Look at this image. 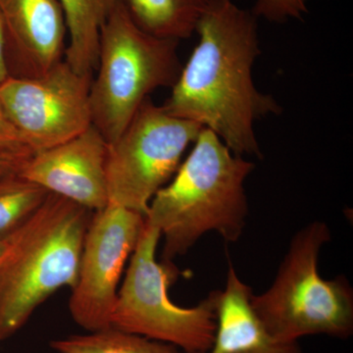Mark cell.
Instances as JSON below:
<instances>
[{
  "label": "cell",
  "mask_w": 353,
  "mask_h": 353,
  "mask_svg": "<svg viewBox=\"0 0 353 353\" xmlns=\"http://www.w3.org/2000/svg\"><path fill=\"white\" fill-rule=\"evenodd\" d=\"M196 32L199 43L162 108L211 130L234 154L262 159L255 122L282 108L253 82L259 18L234 0H208Z\"/></svg>",
  "instance_id": "1"
},
{
  "label": "cell",
  "mask_w": 353,
  "mask_h": 353,
  "mask_svg": "<svg viewBox=\"0 0 353 353\" xmlns=\"http://www.w3.org/2000/svg\"><path fill=\"white\" fill-rule=\"evenodd\" d=\"M255 164L234 154L203 128L173 181L153 196L148 226L164 236L163 262L185 254L208 232L228 243L243 234L248 215L245 182Z\"/></svg>",
  "instance_id": "2"
},
{
  "label": "cell",
  "mask_w": 353,
  "mask_h": 353,
  "mask_svg": "<svg viewBox=\"0 0 353 353\" xmlns=\"http://www.w3.org/2000/svg\"><path fill=\"white\" fill-rule=\"evenodd\" d=\"M94 211L50 194L0 252V341L12 336L37 308L78 278Z\"/></svg>",
  "instance_id": "3"
},
{
  "label": "cell",
  "mask_w": 353,
  "mask_h": 353,
  "mask_svg": "<svg viewBox=\"0 0 353 353\" xmlns=\"http://www.w3.org/2000/svg\"><path fill=\"white\" fill-rule=\"evenodd\" d=\"M331 241L326 223L314 221L299 230L279 267L273 284L252 296V305L272 336L294 343L308 336L347 340L353 334V290L338 276L323 279L318 262Z\"/></svg>",
  "instance_id": "4"
},
{
  "label": "cell",
  "mask_w": 353,
  "mask_h": 353,
  "mask_svg": "<svg viewBox=\"0 0 353 353\" xmlns=\"http://www.w3.org/2000/svg\"><path fill=\"white\" fill-rule=\"evenodd\" d=\"M179 43L143 31L122 0L114 8L101 29L90 92L92 126L108 143L126 129L152 92L175 85L183 68Z\"/></svg>",
  "instance_id": "5"
},
{
  "label": "cell",
  "mask_w": 353,
  "mask_h": 353,
  "mask_svg": "<svg viewBox=\"0 0 353 353\" xmlns=\"http://www.w3.org/2000/svg\"><path fill=\"white\" fill-rule=\"evenodd\" d=\"M161 238V232L145 222L118 290L110 327L169 343L185 353L206 352L214 341L220 290L211 292L194 307L174 303L169 287L178 271L170 262H157Z\"/></svg>",
  "instance_id": "6"
},
{
  "label": "cell",
  "mask_w": 353,
  "mask_h": 353,
  "mask_svg": "<svg viewBox=\"0 0 353 353\" xmlns=\"http://www.w3.org/2000/svg\"><path fill=\"white\" fill-rule=\"evenodd\" d=\"M203 128L170 115L148 97L122 134L108 143L109 203L145 217L153 196L176 174L183 152Z\"/></svg>",
  "instance_id": "7"
},
{
  "label": "cell",
  "mask_w": 353,
  "mask_h": 353,
  "mask_svg": "<svg viewBox=\"0 0 353 353\" xmlns=\"http://www.w3.org/2000/svg\"><path fill=\"white\" fill-rule=\"evenodd\" d=\"M65 60L37 78L8 77L0 83V102L32 152L48 150L92 125L90 85Z\"/></svg>",
  "instance_id": "8"
},
{
  "label": "cell",
  "mask_w": 353,
  "mask_h": 353,
  "mask_svg": "<svg viewBox=\"0 0 353 353\" xmlns=\"http://www.w3.org/2000/svg\"><path fill=\"white\" fill-rule=\"evenodd\" d=\"M145 225L141 213L110 203L92 214L69 301L79 326L88 332L110 328L121 276Z\"/></svg>",
  "instance_id": "9"
},
{
  "label": "cell",
  "mask_w": 353,
  "mask_h": 353,
  "mask_svg": "<svg viewBox=\"0 0 353 353\" xmlns=\"http://www.w3.org/2000/svg\"><path fill=\"white\" fill-rule=\"evenodd\" d=\"M108 154V141L92 125L75 138L34 153L20 175L95 212L109 204Z\"/></svg>",
  "instance_id": "10"
},
{
  "label": "cell",
  "mask_w": 353,
  "mask_h": 353,
  "mask_svg": "<svg viewBox=\"0 0 353 353\" xmlns=\"http://www.w3.org/2000/svg\"><path fill=\"white\" fill-rule=\"evenodd\" d=\"M9 77L37 78L64 60L67 28L58 0H0Z\"/></svg>",
  "instance_id": "11"
},
{
  "label": "cell",
  "mask_w": 353,
  "mask_h": 353,
  "mask_svg": "<svg viewBox=\"0 0 353 353\" xmlns=\"http://www.w3.org/2000/svg\"><path fill=\"white\" fill-rule=\"evenodd\" d=\"M252 288L230 263L226 287L220 292L214 341L204 353H303L299 341L272 336L252 305Z\"/></svg>",
  "instance_id": "12"
},
{
  "label": "cell",
  "mask_w": 353,
  "mask_h": 353,
  "mask_svg": "<svg viewBox=\"0 0 353 353\" xmlns=\"http://www.w3.org/2000/svg\"><path fill=\"white\" fill-rule=\"evenodd\" d=\"M58 1L69 36L64 60L78 73L92 76L99 59L102 27L120 0Z\"/></svg>",
  "instance_id": "13"
},
{
  "label": "cell",
  "mask_w": 353,
  "mask_h": 353,
  "mask_svg": "<svg viewBox=\"0 0 353 353\" xmlns=\"http://www.w3.org/2000/svg\"><path fill=\"white\" fill-rule=\"evenodd\" d=\"M143 31L162 39H190L208 0H122Z\"/></svg>",
  "instance_id": "14"
},
{
  "label": "cell",
  "mask_w": 353,
  "mask_h": 353,
  "mask_svg": "<svg viewBox=\"0 0 353 353\" xmlns=\"http://www.w3.org/2000/svg\"><path fill=\"white\" fill-rule=\"evenodd\" d=\"M58 353H179L178 347L114 328L52 341Z\"/></svg>",
  "instance_id": "15"
},
{
  "label": "cell",
  "mask_w": 353,
  "mask_h": 353,
  "mask_svg": "<svg viewBox=\"0 0 353 353\" xmlns=\"http://www.w3.org/2000/svg\"><path fill=\"white\" fill-rule=\"evenodd\" d=\"M48 194V190L20 173L0 179V240L22 226Z\"/></svg>",
  "instance_id": "16"
},
{
  "label": "cell",
  "mask_w": 353,
  "mask_h": 353,
  "mask_svg": "<svg viewBox=\"0 0 353 353\" xmlns=\"http://www.w3.org/2000/svg\"><path fill=\"white\" fill-rule=\"evenodd\" d=\"M252 11L259 19L283 24L303 19L308 13V0H254Z\"/></svg>",
  "instance_id": "17"
},
{
  "label": "cell",
  "mask_w": 353,
  "mask_h": 353,
  "mask_svg": "<svg viewBox=\"0 0 353 353\" xmlns=\"http://www.w3.org/2000/svg\"><path fill=\"white\" fill-rule=\"evenodd\" d=\"M32 154L34 152L25 145L0 146V179L20 173Z\"/></svg>",
  "instance_id": "18"
},
{
  "label": "cell",
  "mask_w": 353,
  "mask_h": 353,
  "mask_svg": "<svg viewBox=\"0 0 353 353\" xmlns=\"http://www.w3.org/2000/svg\"><path fill=\"white\" fill-rule=\"evenodd\" d=\"M11 145H25L0 102V146Z\"/></svg>",
  "instance_id": "19"
},
{
  "label": "cell",
  "mask_w": 353,
  "mask_h": 353,
  "mask_svg": "<svg viewBox=\"0 0 353 353\" xmlns=\"http://www.w3.org/2000/svg\"><path fill=\"white\" fill-rule=\"evenodd\" d=\"M9 77L8 67L6 61V39L3 19L0 14V83L4 82Z\"/></svg>",
  "instance_id": "20"
},
{
  "label": "cell",
  "mask_w": 353,
  "mask_h": 353,
  "mask_svg": "<svg viewBox=\"0 0 353 353\" xmlns=\"http://www.w3.org/2000/svg\"><path fill=\"white\" fill-rule=\"evenodd\" d=\"M4 240H0V252H1L2 248H3Z\"/></svg>",
  "instance_id": "21"
}]
</instances>
